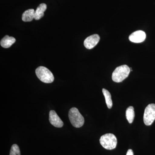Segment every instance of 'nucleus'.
Returning <instances> with one entry per match:
<instances>
[{"label": "nucleus", "mask_w": 155, "mask_h": 155, "mask_svg": "<svg viewBox=\"0 0 155 155\" xmlns=\"http://www.w3.org/2000/svg\"><path fill=\"white\" fill-rule=\"evenodd\" d=\"M130 69L127 65H123L117 67L112 74V79L115 82H121L127 78L129 75Z\"/></svg>", "instance_id": "f257e3e1"}, {"label": "nucleus", "mask_w": 155, "mask_h": 155, "mask_svg": "<svg viewBox=\"0 0 155 155\" xmlns=\"http://www.w3.org/2000/svg\"><path fill=\"white\" fill-rule=\"evenodd\" d=\"M69 118L71 124L75 127L79 128L84 124V118L76 108L73 107L69 110Z\"/></svg>", "instance_id": "f03ea898"}, {"label": "nucleus", "mask_w": 155, "mask_h": 155, "mask_svg": "<svg viewBox=\"0 0 155 155\" xmlns=\"http://www.w3.org/2000/svg\"><path fill=\"white\" fill-rule=\"evenodd\" d=\"M100 142L102 146L106 149L112 150L116 147L117 140L113 134H106L101 137Z\"/></svg>", "instance_id": "7ed1b4c3"}, {"label": "nucleus", "mask_w": 155, "mask_h": 155, "mask_svg": "<svg viewBox=\"0 0 155 155\" xmlns=\"http://www.w3.org/2000/svg\"><path fill=\"white\" fill-rule=\"evenodd\" d=\"M35 73L39 79L44 83H51L54 80L52 73L44 67H39L37 68Z\"/></svg>", "instance_id": "20e7f679"}, {"label": "nucleus", "mask_w": 155, "mask_h": 155, "mask_svg": "<svg viewBox=\"0 0 155 155\" xmlns=\"http://www.w3.org/2000/svg\"><path fill=\"white\" fill-rule=\"evenodd\" d=\"M155 119V104H150L145 110L143 115L144 124L147 126L151 125Z\"/></svg>", "instance_id": "39448f33"}, {"label": "nucleus", "mask_w": 155, "mask_h": 155, "mask_svg": "<svg viewBox=\"0 0 155 155\" xmlns=\"http://www.w3.org/2000/svg\"><path fill=\"white\" fill-rule=\"evenodd\" d=\"M100 39L99 35L97 34L93 35L85 39L84 44L86 48L91 49L97 44Z\"/></svg>", "instance_id": "423d86ee"}, {"label": "nucleus", "mask_w": 155, "mask_h": 155, "mask_svg": "<svg viewBox=\"0 0 155 155\" xmlns=\"http://www.w3.org/2000/svg\"><path fill=\"white\" fill-rule=\"evenodd\" d=\"M146 37V35L144 31L141 30H138L131 34L129 37V39L132 42L137 43L144 41Z\"/></svg>", "instance_id": "0eeeda50"}, {"label": "nucleus", "mask_w": 155, "mask_h": 155, "mask_svg": "<svg viewBox=\"0 0 155 155\" xmlns=\"http://www.w3.org/2000/svg\"><path fill=\"white\" fill-rule=\"evenodd\" d=\"M49 122L54 127H61L64 125V123L61 118L58 116L55 111L51 110L49 112Z\"/></svg>", "instance_id": "6e6552de"}, {"label": "nucleus", "mask_w": 155, "mask_h": 155, "mask_svg": "<svg viewBox=\"0 0 155 155\" xmlns=\"http://www.w3.org/2000/svg\"><path fill=\"white\" fill-rule=\"evenodd\" d=\"M16 41V39L13 37L6 35L1 40V45L3 48H8L11 47Z\"/></svg>", "instance_id": "1a4fd4ad"}, {"label": "nucleus", "mask_w": 155, "mask_h": 155, "mask_svg": "<svg viewBox=\"0 0 155 155\" xmlns=\"http://www.w3.org/2000/svg\"><path fill=\"white\" fill-rule=\"evenodd\" d=\"M35 11L34 9H28L25 11L22 15V19L24 22H31L35 19Z\"/></svg>", "instance_id": "9d476101"}, {"label": "nucleus", "mask_w": 155, "mask_h": 155, "mask_svg": "<svg viewBox=\"0 0 155 155\" xmlns=\"http://www.w3.org/2000/svg\"><path fill=\"white\" fill-rule=\"evenodd\" d=\"M47 8V7L46 4L44 3L40 4L35 11V20H39L43 17L44 16V12L46 10Z\"/></svg>", "instance_id": "9b49d317"}, {"label": "nucleus", "mask_w": 155, "mask_h": 155, "mask_svg": "<svg viewBox=\"0 0 155 155\" xmlns=\"http://www.w3.org/2000/svg\"><path fill=\"white\" fill-rule=\"evenodd\" d=\"M134 109L133 107H128L126 110V117L127 121L130 124H131L133 122L134 119Z\"/></svg>", "instance_id": "f8f14e48"}, {"label": "nucleus", "mask_w": 155, "mask_h": 155, "mask_svg": "<svg viewBox=\"0 0 155 155\" xmlns=\"http://www.w3.org/2000/svg\"><path fill=\"white\" fill-rule=\"evenodd\" d=\"M103 94L105 98L107 106L109 109H111L113 107V101L111 99V95L110 92L106 90V89L103 88L102 89Z\"/></svg>", "instance_id": "ddd939ff"}, {"label": "nucleus", "mask_w": 155, "mask_h": 155, "mask_svg": "<svg viewBox=\"0 0 155 155\" xmlns=\"http://www.w3.org/2000/svg\"><path fill=\"white\" fill-rule=\"evenodd\" d=\"M10 155H21L19 147L17 144H14L12 146Z\"/></svg>", "instance_id": "4468645a"}, {"label": "nucleus", "mask_w": 155, "mask_h": 155, "mask_svg": "<svg viewBox=\"0 0 155 155\" xmlns=\"http://www.w3.org/2000/svg\"><path fill=\"white\" fill-rule=\"evenodd\" d=\"M126 155H134V153L132 150L131 149L128 150Z\"/></svg>", "instance_id": "2eb2a0df"}]
</instances>
